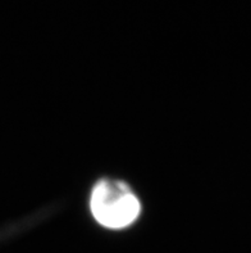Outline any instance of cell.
Here are the masks:
<instances>
[{
    "label": "cell",
    "mask_w": 251,
    "mask_h": 253,
    "mask_svg": "<svg viewBox=\"0 0 251 253\" xmlns=\"http://www.w3.org/2000/svg\"><path fill=\"white\" fill-rule=\"evenodd\" d=\"M90 210L96 221L105 228L123 229L136 221L141 205L127 184L104 179L92 189Z\"/></svg>",
    "instance_id": "1"
}]
</instances>
